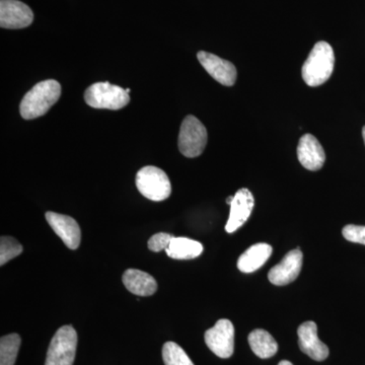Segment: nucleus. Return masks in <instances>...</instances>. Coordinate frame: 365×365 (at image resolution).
I'll return each instance as SVG.
<instances>
[{
	"label": "nucleus",
	"mask_w": 365,
	"mask_h": 365,
	"mask_svg": "<svg viewBox=\"0 0 365 365\" xmlns=\"http://www.w3.org/2000/svg\"><path fill=\"white\" fill-rule=\"evenodd\" d=\"M163 359L165 365H194L181 346L175 342L163 345Z\"/></svg>",
	"instance_id": "20"
},
{
	"label": "nucleus",
	"mask_w": 365,
	"mask_h": 365,
	"mask_svg": "<svg viewBox=\"0 0 365 365\" xmlns=\"http://www.w3.org/2000/svg\"><path fill=\"white\" fill-rule=\"evenodd\" d=\"M165 252L170 258L176 260H190L202 254L203 246L201 242L194 240L174 237Z\"/></svg>",
	"instance_id": "17"
},
{
	"label": "nucleus",
	"mask_w": 365,
	"mask_h": 365,
	"mask_svg": "<svg viewBox=\"0 0 365 365\" xmlns=\"http://www.w3.org/2000/svg\"><path fill=\"white\" fill-rule=\"evenodd\" d=\"M362 136H364V140L365 143V126L364 127V129H362Z\"/></svg>",
	"instance_id": "26"
},
{
	"label": "nucleus",
	"mask_w": 365,
	"mask_h": 365,
	"mask_svg": "<svg viewBox=\"0 0 365 365\" xmlns=\"http://www.w3.org/2000/svg\"><path fill=\"white\" fill-rule=\"evenodd\" d=\"M205 343L216 356L230 359L235 350V327L230 319H222L205 332Z\"/></svg>",
	"instance_id": "7"
},
{
	"label": "nucleus",
	"mask_w": 365,
	"mask_h": 365,
	"mask_svg": "<svg viewBox=\"0 0 365 365\" xmlns=\"http://www.w3.org/2000/svg\"><path fill=\"white\" fill-rule=\"evenodd\" d=\"M232 200H234V196L228 197V198L227 199V203L228 204V205H230V204H232Z\"/></svg>",
	"instance_id": "25"
},
{
	"label": "nucleus",
	"mask_w": 365,
	"mask_h": 365,
	"mask_svg": "<svg viewBox=\"0 0 365 365\" xmlns=\"http://www.w3.org/2000/svg\"><path fill=\"white\" fill-rule=\"evenodd\" d=\"M23 253V247L16 239L11 237H1L0 239V265L13 260Z\"/></svg>",
	"instance_id": "21"
},
{
	"label": "nucleus",
	"mask_w": 365,
	"mask_h": 365,
	"mask_svg": "<svg viewBox=\"0 0 365 365\" xmlns=\"http://www.w3.org/2000/svg\"><path fill=\"white\" fill-rule=\"evenodd\" d=\"M335 54L329 43H317L302 66V78L312 88L324 85L332 76Z\"/></svg>",
	"instance_id": "2"
},
{
	"label": "nucleus",
	"mask_w": 365,
	"mask_h": 365,
	"mask_svg": "<svg viewBox=\"0 0 365 365\" xmlns=\"http://www.w3.org/2000/svg\"><path fill=\"white\" fill-rule=\"evenodd\" d=\"M123 283L131 294L139 297H150L155 294L158 289L157 280L150 274L137 269H128L125 271Z\"/></svg>",
	"instance_id": "15"
},
{
	"label": "nucleus",
	"mask_w": 365,
	"mask_h": 365,
	"mask_svg": "<svg viewBox=\"0 0 365 365\" xmlns=\"http://www.w3.org/2000/svg\"><path fill=\"white\" fill-rule=\"evenodd\" d=\"M248 340L252 351L262 359H270L277 353V342L267 331L257 329L250 333Z\"/></svg>",
	"instance_id": "18"
},
{
	"label": "nucleus",
	"mask_w": 365,
	"mask_h": 365,
	"mask_svg": "<svg viewBox=\"0 0 365 365\" xmlns=\"http://www.w3.org/2000/svg\"><path fill=\"white\" fill-rule=\"evenodd\" d=\"M207 130L195 116L189 115L182 122L179 134V150L187 158L202 155L207 144Z\"/></svg>",
	"instance_id": "6"
},
{
	"label": "nucleus",
	"mask_w": 365,
	"mask_h": 365,
	"mask_svg": "<svg viewBox=\"0 0 365 365\" xmlns=\"http://www.w3.org/2000/svg\"><path fill=\"white\" fill-rule=\"evenodd\" d=\"M136 187L145 198L155 202L165 200L172 193L169 177L160 168L151 165L138 170Z\"/></svg>",
	"instance_id": "3"
},
{
	"label": "nucleus",
	"mask_w": 365,
	"mask_h": 365,
	"mask_svg": "<svg viewBox=\"0 0 365 365\" xmlns=\"http://www.w3.org/2000/svg\"><path fill=\"white\" fill-rule=\"evenodd\" d=\"M297 158L302 167L307 170H319L325 163V150L316 137L306 134L300 138L297 146Z\"/></svg>",
	"instance_id": "14"
},
{
	"label": "nucleus",
	"mask_w": 365,
	"mask_h": 365,
	"mask_svg": "<svg viewBox=\"0 0 365 365\" xmlns=\"http://www.w3.org/2000/svg\"><path fill=\"white\" fill-rule=\"evenodd\" d=\"M34 14L24 2L19 0L0 1V26L4 29H24L33 23Z\"/></svg>",
	"instance_id": "8"
},
{
	"label": "nucleus",
	"mask_w": 365,
	"mask_h": 365,
	"mask_svg": "<svg viewBox=\"0 0 365 365\" xmlns=\"http://www.w3.org/2000/svg\"><path fill=\"white\" fill-rule=\"evenodd\" d=\"M173 237H174L172 235L165 234V232L153 235L148 241V249L155 253L163 251V250H167Z\"/></svg>",
	"instance_id": "23"
},
{
	"label": "nucleus",
	"mask_w": 365,
	"mask_h": 365,
	"mask_svg": "<svg viewBox=\"0 0 365 365\" xmlns=\"http://www.w3.org/2000/svg\"><path fill=\"white\" fill-rule=\"evenodd\" d=\"M78 347V334L71 325L63 326L52 338L45 365H73Z\"/></svg>",
	"instance_id": "4"
},
{
	"label": "nucleus",
	"mask_w": 365,
	"mask_h": 365,
	"mask_svg": "<svg viewBox=\"0 0 365 365\" xmlns=\"http://www.w3.org/2000/svg\"><path fill=\"white\" fill-rule=\"evenodd\" d=\"M278 365H294L292 364V362L288 361V360H282V361H280Z\"/></svg>",
	"instance_id": "24"
},
{
	"label": "nucleus",
	"mask_w": 365,
	"mask_h": 365,
	"mask_svg": "<svg viewBox=\"0 0 365 365\" xmlns=\"http://www.w3.org/2000/svg\"><path fill=\"white\" fill-rule=\"evenodd\" d=\"M302 260L304 255L299 249L288 252L282 261L269 271V281L277 287H283L294 282L299 277L302 270Z\"/></svg>",
	"instance_id": "9"
},
{
	"label": "nucleus",
	"mask_w": 365,
	"mask_h": 365,
	"mask_svg": "<svg viewBox=\"0 0 365 365\" xmlns=\"http://www.w3.org/2000/svg\"><path fill=\"white\" fill-rule=\"evenodd\" d=\"M61 96V86L54 79L41 81L26 93L20 106L21 117L32 120L43 116L56 104Z\"/></svg>",
	"instance_id": "1"
},
{
	"label": "nucleus",
	"mask_w": 365,
	"mask_h": 365,
	"mask_svg": "<svg viewBox=\"0 0 365 365\" xmlns=\"http://www.w3.org/2000/svg\"><path fill=\"white\" fill-rule=\"evenodd\" d=\"M126 91H127V93H130V88H127Z\"/></svg>",
	"instance_id": "27"
},
{
	"label": "nucleus",
	"mask_w": 365,
	"mask_h": 365,
	"mask_svg": "<svg viewBox=\"0 0 365 365\" xmlns=\"http://www.w3.org/2000/svg\"><path fill=\"white\" fill-rule=\"evenodd\" d=\"M342 235L347 241L365 246V227L354 225H346L342 230Z\"/></svg>",
	"instance_id": "22"
},
{
	"label": "nucleus",
	"mask_w": 365,
	"mask_h": 365,
	"mask_svg": "<svg viewBox=\"0 0 365 365\" xmlns=\"http://www.w3.org/2000/svg\"><path fill=\"white\" fill-rule=\"evenodd\" d=\"M300 350L316 361H324L329 356L328 346L318 337V327L314 322H306L297 330Z\"/></svg>",
	"instance_id": "13"
},
{
	"label": "nucleus",
	"mask_w": 365,
	"mask_h": 365,
	"mask_svg": "<svg viewBox=\"0 0 365 365\" xmlns=\"http://www.w3.org/2000/svg\"><path fill=\"white\" fill-rule=\"evenodd\" d=\"M46 220L55 234L66 245L67 248L76 250L81 245V232L78 223L71 216L48 211Z\"/></svg>",
	"instance_id": "11"
},
{
	"label": "nucleus",
	"mask_w": 365,
	"mask_h": 365,
	"mask_svg": "<svg viewBox=\"0 0 365 365\" xmlns=\"http://www.w3.org/2000/svg\"><path fill=\"white\" fill-rule=\"evenodd\" d=\"M86 104L95 109L120 110L128 105L130 97L126 90L110 83H97L86 91Z\"/></svg>",
	"instance_id": "5"
},
{
	"label": "nucleus",
	"mask_w": 365,
	"mask_h": 365,
	"mask_svg": "<svg viewBox=\"0 0 365 365\" xmlns=\"http://www.w3.org/2000/svg\"><path fill=\"white\" fill-rule=\"evenodd\" d=\"M254 205V196L249 189L242 188L235 193L234 200L230 204V217L225 225V230L228 234L237 232L247 222L252 215Z\"/></svg>",
	"instance_id": "10"
},
{
	"label": "nucleus",
	"mask_w": 365,
	"mask_h": 365,
	"mask_svg": "<svg viewBox=\"0 0 365 365\" xmlns=\"http://www.w3.org/2000/svg\"><path fill=\"white\" fill-rule=\"evenodd\" d=\"M18 334H9L0 340V365H14L21 346Z\"/></svg>",
	"instance_id": "19"
},
{
	"label": "nucleus",
	"mask_w": 365,
	"mask_h": 365,
	"mask_svg": "<svg viewBox=\"0 0 365 365\" xmlns=\"http://www.w3.org/2000/svg\"><path fill=\"white\" fill-rule=\"evenodd\" d=\"M272 252V247L265 242L253 245L240 257L237 268L242 273H253L268 261Z\"/></svg>",
	"instance_id": "16"
},
{
	"label": "nucleus",
	"mask_w": 365,
	"mask_h": 365,
	"mask_svg": "<svg viewBox=\"0 0 365 365\" xmlns=\"http://www.w3.org/2000/svg\"><path fill=\"white\" fill-rule=\"evenodd\" d=\"M197 58L216 81L225 86L235 85L237 73L232 62L205 51L199 52Z\"/></svg>",
	"instance_id": "12"
}]
</instances>
